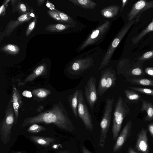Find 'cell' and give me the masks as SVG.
I'll use <instances>...</instances> for the list:
<instances>
[{
  "instance_id": "obj_1",
  "label": "cell",
  "mask_w": 153,
  "mask_h": 153,
  "mask_svg": "<svg viewBox=\"0 0 153 153\" xmlns=\"http://www.w3.org/2000/svg\"><path fill=\"white\" fill-rule=\"evenodd\" d=\"M62 104L54 105L51 109L24 120L22 126L25 127L35 123L53 124L59 128L72 131L74 127Z\"/></svg>"
},
{
  "instance_id": "obj_2",
  "label": "cell",
  "mask_w": 153,
  "mask_h": 153,
  "mask_svg": "<svg viewBox=\"0 0 153 153\" xmlns=\"http://www.w3.org/2000/svg\"><path fill=\"white\" fill-rule=\"evenodd\" d=\"M106 51L105 49L97 46L76 56L71 61L68 72L74 75L84 72L94 65L97 59H103Z\"/></svg>"
},
{
  "instance_id": "obj_3",
  "label": "cell",
  "mask_w": 153,
  "mask_h": 153,
  "mask_svg": "<svg viewBox=\"0 0 153 153\" xmlns=\"http://www.w3.org/2000/svg\"><path fill=\"white\" fill-rule=\"evenodd\" d=\"M112 21L107 19L101 22L88 34L84 40L76 48V51L78 53L86 48L98 45L104 40L110 30Z\"/></svg>"
},
{
  "instance_id": "obj_4",
  "label": "cell",
  "mask_w": 153,
  "mask_h": 153,
  "mask_svg": "<svg viewBox=\"0 0 153 153\" xmlns=\"http://www.w3.org/2000/svg\"><path fill=\"white\" fill-rule=\"evenodd\" d=\"M135 21L136 20L133 19L128 22L117 33L106 51L105 56L99 68V70L108 65L116 49Z\"/></svg>"
},
{
  "instance_id": "obj_5",
  "label": "cell",
  "mask_w": 153,
  "mask_h": 153,
  "mask_svg": "<svg viewBox=\"0 0 153 153\" xmlns=\"http://www.w3.org/2000/svg\"><path fill=\"white\" fill-rule=\"evenodd\" d=\"M128 108L121 96H120L115 106L112 129L113 138L115 140L120 131L122 124L128 112Z\"/></svg>"
},
{
  "instance_id": "obj_6",
  "label": "cell",
  "mask_w": 153,
  "mask_h": 153,
  "mask_svg": "<svg viewBox=\"0 0 153 153\" xmlns=\"http://www.w3.org/2000/svg\"><path fill=\"white\" fill-rule=\"evenodd\" d=\"M116 71L111 67L102 70L97 89V95L102 96L108 89L114 87L116 83Z\"/></svg>"
},
{
  "instance_id": "obj_7",
  "label": "cell",
  "mask_w": 153,
  "mask_h": 153,
  "mask_svg": "<svg viewBox=\"0 0 153 153\" xmlns=\"http://www.w3.org/2000/svg\"><path fill=\"white\" fill-rule=\"evenodd\" d=\"M14 111L13 107L8 108L0 125V138L4 144L7 143L10 140L11 130L15 121Z\"/></svg>"
},
{
  "instance_id": "obj_8",
  "label": "cell",
  "mask_w": 153,
  "mask_h": 153,
  "mask_svg": "<svg viewBox=\"0 0 153 153\" xmlns=\"http://www.w3.org/2000/svg\"><path fill=\"white\" fill-rule=\"evenodd\" d=\"M113 98L106 99L104 112L100 123L101 128L99 142L102 143H105L107 134L110 127L113 108L114 102Z\"/></svg>"
},
{
  "instance_id": "obj_9",
  "label": "cell",
  "mask_w": 153,
  "mask_h": 153,
  "mask_svg": "<svg viewBox=\"0 0 153 153\" xmlns=\"http://www.w3.org/2000/svg\"><path fill=\"white\" fill-rule=\"evenodd\" d=\"M78 115L87 129L91 131L93 128L92 120L84 100L83 94L79 90L77 108Z\"/></svg>"
},
{
  "instance_id": "obj_10",
  "label": "cell",
  "mask_w": 153,
  "mask_h": 153,
  "mask_svg": "<svg viewBox=\"0 0 153 153\" xmlns=\"http://www.w3.org/2000/svg\"><path fill=\"white\" fill-rule=\"evenodd\" d=\"M33 10L28 13L21 15L15 20H11L7 24L4 31L1 34L0 40L5 36H9L19 25L30 21L32 17L34 16Z\"/></svg>"
},
{
  "instance_id": "obj_11",
  "label": "cell",
  "mask_w": 153,
  "mask_h": 153,
  "mask_svg": "<svg viewBox=\"0 0 153 153\" xmlns=\"http://www.w3.org/2000/svg\"><path fill=\"white\" fill-rule=\"evenodd\" d=\"M96 82L95 77L94 76L91 77L87 82L84 93L85 99L91 110L93 109L98 98Z\"/></svg>"
},
{
  "instance_id": "obj_12",
  "label": "cell",
  "mask_w": 153,
  "mask_h": 153,
  "mask_svg": "<svg viewBox=\"0 0 153 153\" xmlns=\"http://www.w3.org/2000/svg\"><path fill=\"white\" fill-rule=\"evenodd\" d=\"M153 8V1H147L144 0L139 1L133 5L127 15V22L133 19L139 13L149 8Z\"/></svg>"
},
{
  "instance_id": "obj_13",
  "label": "cell",
  "mask_w": 153,
  "mask_h": 153,
  "mask_svg": "<svg viewBox=\"0 0 153 153\" xmlns=\"http://www.w3.org/2000/svg\"><path fill=\"white\" fill-rule=\"evenodd\" d=\"M135 147L142 153H148L149 146L147 136V130L143 128L137 135Z\"/></svg>"
},
{
  "instance_id": "obj_14",
  "label": "cell",
  "mask_w": 153,
  "mask_h": 153,
  "mask_svg": "<svg viewBox=\"0 0 153 153\" xmlns=\"http://www.w3.org/2000/svg\"><path fill=\"white\" fill-rule=\"evenodd\" d=\"M131 122L129 121L126 124L123 129L114 146L113 151L114 153L117 152L124 143L131 130Z\"/></svg>"
},
{
  "instance_id": "obj_15",
  "label": "cell",
  "mask_w": 153,
  "mask_h": 153,
  "mask_svg": "<svg viewBox=\"0 0 153 153\" xmlns=\"http://www.w3.org/2000/svg\"><path fill=\"white\" fill-rule=\"evenodd\" d=\"M12 102L13 108L15 116V124L17 123L19 116V111L22 104V97L20 91L16 88L13 85L12 96Z\"/></svg>"
},
{
  "instance_id": "obj_16",
  "label": "cell",
  "mask_w": 153,
  "mask_h": 153,
  "mask_svg": "<svg viewBox=\"0 0 153 153\" xmlns=\"http://www.w3.org/2000/svg\"><path fill=\"white\" fill-rule=\"evenodd\" d=\"M78 27L68 24H54L49 25L45 28V30L50 32H59L69 29L75 32H77L80 30V28H79Z\"/></svg>"
},
{
  "instance_id": "obj_17",
  "label": "cell",
  "mask_w": 153,
  "mask_h": 153,
  "mask_svg": "<svg viewBox=\"0 0 153 153\" xmlns=\"http://www.w3.org/2000/svg\"><path fill=\"white\" fill-rule=\"evenodd\" d=\"M11 4L13 11L18 12L19 14L23 15L31 11L33 9H30L27 3L21 0H12Z\"/></svg>"
},
{
  "instance_id": "obj_18",
  "label": "cell",
  "mask_w": 153,
  "mask_h": 153,
  "mask_svg": "<svg viewBox=\"0 0 153 153\" xmlns=\"http://www.w3.org/2000/svg\"><path fill=\"white\" fill-rule=\"evenodd\" d=\"M120 9V6L118 5H111L102 9L101 11V13L104 18L110 19L118 14Z\"/></svg>"
},
{
  "instance_id": "obj_19",
  "label": "cell",
  "mask_w": 153,
  "mask_h": 153,
  "mask_svg": "<svg viewBox=\"0 0 153 153\" xmlns=\"http://www.w3.org/2000/svg\"><path fill=\"white\" fill-rule=\"evenodd\" d=\"M31 140L36 144L45 147H48L55 141L54 138L39 136L31 135L30 137Z\"/></svg>"
},
{
  "instance_id": "obj_20",
  "label": "cell",
  "mask_w": 153,
  "mask_h": 153,
  "mask_svg": "<svg viewBox=\"0 0 153 153\" xmlns=\"http://www.w3.org/2000/svg\"><path fill=\"white\" fill-rule=\"evenodd\" d=\"M47 71V68L45 65H40L34 69L32 73L28 76L23 82L19 85H23L26 82L32 81L38 76L45 74Z\"/></svg>"
},
{
  "instance_id": "obj_21",
  "label": "cell",
  "mask_w": 153,
  "mask_h": 153,
  "mask_svg": "<svg viewBox=\"0 0 153 153\" xmlns=\"http://www.w3.org/2000/svg\"><path fill=\"white\" fill-rule=\"evenodd\" d=\"M79 90H76L68 98V100L70 107L76 119H78V98Z\"/></svg>"
},
{
  "instance_id": "obj_22",
  "label": "cell",
  "mask_w": 153,
  "mask_h": 153,
  "mask_svg": "<svg viewBox=\"0 0 153 153\" xmlns=\"http://www.w3.org/2000/svg\"><path fill=\"white\" fill-rule=\"evenodd\" d=\"M69 1L75 5L85 9H94L97 6L95 2L90 0H71Z\"/></svg>"
},
{
  "instance_id": "obj_23",
  "label": "cell",
  "mask_w": 153,
  "mask_h": 153,
  "mask_svg": "<svg viewBox=\"0 0 153 153\" xmlns=\"http://www.w3.org/2000/svg\"><path fill=\"white\" fill-rule=\"evenodd\" d=\"M142 105L141 109L142 111H145L147 113L145 120H150L153 119V105L150 102L144 100H141Z\"/></svg>"
},
{
  "instance_id": "obj_24",
  "label": "cell",
  "mask_w": 153,
  "mask_h": 153,
  "mask_svg": "<svg viewBox=\"0 0 153 153\" xmlns=\"http://www.w3.org/2000/svg\"><path fill=\"white\" fill-rule=\"evenodd\" d=\"M153 31V19L151 22L143 31L136 36L133 37L132 42L134 44L138 43L146 34Z\"/></svg>"
},
{
  "instance_id": "obj_25",
  "label": "cell",
  "mask_w": 153,
  "mask_h": 153,
  "mask_svg": "<svg viewBox=\"0 0 153 153\" xmlns=\"http://www.w3.org/2000/svg\"><path fill=\"white\" fill-rule=\"evenodd\" d=\"M0 51L11 55H16L20 52V48L16 45L6 44L0 48Z\"/></svg>"
},
{
  "instance_id": "obj_26",
  "label": "cell",
  "mask_w": 153,
  "mask_h": 153,
  "mask_svg": "<svg viewBox=\"0 0 153 153\" xmlns=\"http://www.w3.org/2000/svg\"><path fill=\"white\" fill-rule=\"evenodd\" d=\"M126 80L130 83L136 85L144 86H153V79L133 78L128 77Z\"/></svg>"
},
{
  "instance_id": "obj_27",
  "label": "cell",
  "mask_w": 153,
  "mask_h": 153,
  "mask_svg": "<svg viewBox=\"0 0 153 153\" xmlns=\"http://www.w3.org/2000/svg\"><path fill=\"white\" fill-rule=\"evenodd\" d=\"M58 12L61 18L64 23L74 27H79V24L77 21H76L75 19L74 20L71 17L59 11Z\"/></svg>"
},
{
  "instance_id": "obj_28",
  "label": "cell",
  "mask_w": 153,
  "mask_h": 153,
  "mask_svg": "<svg viewBox=\"0 0 153 153\" xmlns=\"http://www.w3.org/2000/svg\"><path fill=\"white\" fill-rule=\"evenodd\" d=\"M32 93L34 96L39 98H43L51 93V91L46 89L40 88L34 90Z\"/></svg>"
},
{
  "instance_id": "obj_29",
  "label": "cell",
  "mask_w": 153,
  "mask_h": 153,
  "mask_svg": "<svg viewBox=\"0 0 153 153\" xmlns=\"http://www.w3.org/2000/svg\"><path fill=\"white\" fill-rule=\"evenodd\" d=\"M46 130V128L44 126L34 124L30 126L27 129L28 132L32 133H37Z\"/></svg>"
},
{
  "instance_id": "obj_30",
  "label": "cell",
  "mask_w": 153,
  "mask_h": 153,
  "mask_svg": "<svg viewBox=\"0 0 153 153\" xmlns=\"http://www.w3.org/2000/svg\"><path fill=\"white\" fill-rule=\"evenodd\" d=\"M128 88L131 89L140 93L148 95L153 96V89L135 87H129Z\"/></svg>"
},
{
  "instance_id": "obj_31",
  "label": "cell",
  "mask_w": 153,
  "mask_h": 153,
  "mask_svg": "<svg viewBox=\"0 0 153 153\" xmlns=\"http://www.w3.org/2000/svg\"><path fill=\"white\" fill-rule=\"evenodd\" d=\"M124 92L127 99L130 100H136L140 97L139 94L131 90L126 89Z\"/></svg>"
},
{
  "instance_id": "obj_32",
  "label": "cell",
  "mask_w": 153,
  "mask_h": 153,
  "mask_svg": "<svg viewBox=\"0 0 153 153\" xmlns=\"http://www.w3.org/2000/svg\"><path fill=\"white\" fill-rule=\"evenodd\" d=\"M153 58V49L146 52L139 57L134 58V59L140 61H144L149 60Z\"/></svg>"
},
{
  "instance_id": "obj_33",
  "label": "cell",
  "mask_w": 153,
  "mask_h": 153,
  "mask_svg": "<svg viewBox=\"0 0 153 153\" xmlns=\"http://www.w3.org/2000/svg\"><path fill=\"white\" fill-rule=\"evenodd\" d=\"M47 12L48 14L55 20L59 22L64 23L61 18L58 11L48 10H47Z\"/></svg>"
},
{
  "instance_id": "obj_34",
  "label": "cell",
  "mask_w": 153,
  "mask_h": 153,
  "mask_svg": "<svg viewBox=\"0 0 153 153\" xmlns=\"http://www.w3.org/2000/svg\"><path fill=\"white\" fill-rule=\"evenodd\" d=\"M37 20V17H35L32 22L29 25L26 31L25 35L27 37L28 36L34 29Z\"/></svg>"
},
{
  "instance_id": "obj_35",
  "label": "cell",
  "mask_w": 153,
  "mask_h": 153,
  "mask_svg": "<svg viewBox=\"0 0 153 153\" xmlns=\"http://www.w3.org/2000/svg\"><path fill=\"white\" fill-rule=\"evenodd\" d=\"M10 1V0H5V2L1 6L0 8V15L1 16H3L5 15L6 10L5 6Z\"/></svg>"
},
{
  "instance_id": "obj_36",
  "label": "cell",
  "mask_w": 153,
  "mask_h": 153,
  "mask_svg": "<svg viewBox=\"0 0 153 153\" xmlns=\"http://www.w3.org/2000/svg\"><path fill=\"white\" fill-rule=\"evenodd\" d=\"M142 73V70L139 68H135L131 71V73L135 75H139L141 74Z\"/></svg>"
},
{
  "instance_id": "obj_37",
  "label": "cell",
  "mask_w": 153,
  "mask_h": 153,
  "mask_svg": "<svg viewBox=\"0 0 153 153\" xmlns=\"http://www.w3.org/2000/svg\"><path fill=\"white\" fill-rule=\"evenodd\" d=\"M22 95L23 96L27 98H31L32 96L31 92L27 90L23 91L22 93Z\"/></svg>"
},
{
  "instance_id": "obj_38",
  "label": "cell",
  "mask_w": 153,
  "mask_h": 153,
  "mask_svg": "<svg viewBox=\"0 0 153 153\" xmlns=\"http://www.w3.org/2000/svg\"><path fill=\"white\" fill-rule=\"evenodd\" d=\"M145 72L148 74L153 76V68H147L145 69Z\"/></svg>"
},
{
  "instance_id": "obj_39",
  "label": "cell",
  "mask_w": 153,
  "mask_h": 153,
  "mask_svg": "<svg viewBox=\"0 0 153 153\" xmlns=\"http://www.w3.org/2000/svg\"><path fill=\"white\" fill-rule=\"evenodd\" d=\"M128 0H123L121 1L122 4L120 9V12H121L122 11L126 5L128 3Z\"/></svg>"
},
{
  "instance_id": "obj_40",
  "label": "cell",
  "mask_w": 153,
  "mask_h": 153,
  "mask_svg": "<svg viewBox=\"0 0 153 153\" xmlns=\"http://www.w3.org/2000/svg\"><path fill=\"white\" fill-rule=\"evenodd\" d=\"M148 129L151 135L153 138V123L149 125Z\"/></svg>"
},
{
  "instance_id": "obj_41",
  "label": "cell",
  "mask_w": 153,
  "mask_h": 153,
  "mask_svg": "<svg viewBox=\"0 0 153 153\" xmlns=\"http://www.w3.org/2000/svg\"><path fill=\"white\" fill-rule=\"evenodd\" d=\"M82 153H92L89 151L84 146H82Z\"/></svg>"
},
{
  "instance_id": "obj_42",
  "label": "cell",
  "mask_w": 153,
  "mask_h": 153,
  "mask_svg": "<svg viewBox=\"0 0 153 153\" xmlns=\"http://www.w3.org/2000/svg\"><path fill=\"white\" fill-rule=\"evenodd\" d=\"M45 0H39L37 1V4L39 6H40L42 5L44 3Z\"/></svg>"
},
{
  "instance_id": "obj_43",
  "label": "cell",
  "mask_w": 153,
  "mask_h": 153,
  "mask_svg": "<svg viewBox=\"0 0 153 153\" xmlns=\"http://www.w3.org/2000/svg\"><path fill=\"white\" fill-rule=\"evenodd\" d=\"M128 153H138V152L134 151L131 148L129 147V148Z\"/></svg>"
},
{
  "instance_id": "obj_44",
  "label": "cell",
  "mask_w": 153,
  "mask_h": 153,
  "mask_svg": "<svg viewBox=\"0 0 153 153\" xmlns=\"http://www.w3.org/2000/svg\"><path fill=\"white\" fill-rule=\"evenodd\" d=\"M43 106H40L37 109V111L40 112L43 110Z\"/></svg>"
},
{
  "instance_id": "obj_45",
  "label": "cell",
  "mask_w": 153,
  "mask_h": 153,
  "mask_svg": "<svg viewBox=\"0 0 153 153\" xmlns=\"http://www.w3.org/2000/svg\"><path fill=\"white\" fill-rule=\"evenodd\" d=\"M59 153H68L67 151H61L59 152Z\"/></svg>"
},
{
  "instance_id": "obj_46",
  "label": "cell",
  "mask_w": 153,
  "mask_h": 153,
  "mask_svg": "<svg viewBox=\"0 0 153 153\" xmlns=\"http://www.w3.org/2000/svg\"></svg>"
}]
</instances>
